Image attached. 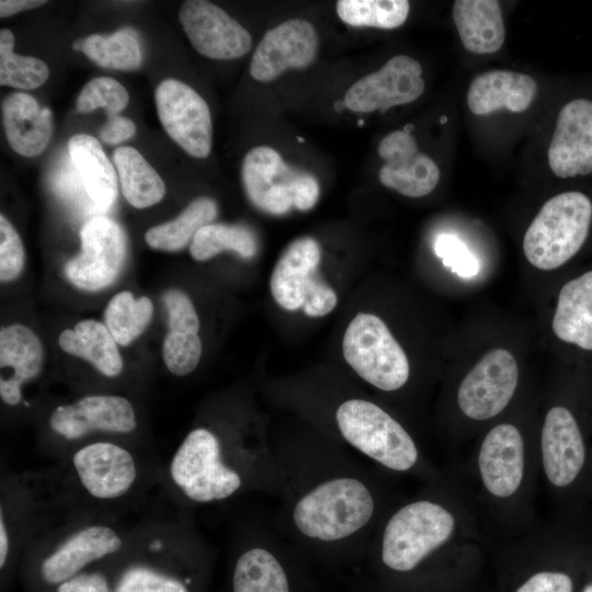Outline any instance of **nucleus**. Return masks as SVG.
<instances>
[{"instance_id":"obj_1","label":"nucleus","mask_w":592,"mask_h":592,"mask_svg":"<svg viewBox=\"0 0 592 592\" xmlns=\"http://www.w3.org/2000/svg\"><path fill=\"white\" fill-rule=\"evenodd\" d=\"M374 509L373 496L362 481L337 477L305 493L294 506L293 520L306 537L334 542L363 528Z\"/></svg>"},{"instance_id":"obj_2","label":"nucleus","mask_w":592,"mask_h":592,"mask_svg":"<svg viewBox=\"0 0 592 592\" xmlns=\"http://www.w3.org/2000/svg\"><path fill=\"white\" fill-rule=\"evenodd\" d=\"M592 220V203L577 191L549 198L539 209L523 239L528 262L539 270H555L583 246Z\"/></svg>"},{"instance_id":"obj_3","label":"nucleus","mask_w":592,"mask_h":592,"mask_svg":"<svg viewBox=\"0 0 592 592\" xmlns=\"http://www.w3.org/2000/svg\"><path fill=\"white\" fill-rule=\"evenodd\" d=\"M335 420L349 444L385 467L405 471L417 463L418 449L409 433L377 405L346 400L337 409Z\"/></svg>"},{"instance_id":"obj_4","label":"nucleus","mask_w":592,"mask_h":592,"mask_svg":"<svg viewBox=\"0 0 592 592\" xmlns=\"http://www.w3.org/2000/svg\"><path fill=\"white\" fill-rule=\"evenodd\" d=\"M342 349L354 372L378 389L397 390L409 378L405 351L376 315L357 314L345 330Z\"/></svg>"},{"instance_id":"obj_5","label":"nucleus","mask_w":592,"mask_h":592,"mask_svg":"<svg viewBox=\"0 0 592 592\" xmlns=\"http://www.w3.org/2000/svg\"><path fill=\"white\" fill-rule=\"evenodd\" d=\"M455 527L453 515L442 505L422 500L399 509L388 521L382 542V559L396 571L412 570L444 544Z\"/></svg>"},{"instance_id":"obj_6","label":"nucleus","mask_w":592,"mask_h":592,"mask_svg":"<svg viewBox=\"0 0 592 592\" xmlns=\"http://www.w3.org/2000/svg\"><path fill=\"white\" fill-rule=\"evenodd\" d=\"M321 260L319 243L311 237L292 241L277 260L270 280L274 300L286 310L303 308L309 317L331 312L335 292L317 273Z\"/></svg>"},{"instance_id":"obj_7","label":"nucleus","mask_w":592,"mask_h":592,"mask_svg":"<svg viewBox=\"0 0 592 592\" xmlns=\"http://www.w3.org/2000/svg\"><path fill=\"white\" fill-rule=\"evenodd\" d=\"M170 474L182 492L196 502L226 499L241 486L237 471L223 463L216 435L204 428L186 435L173 455Z\"/></svg>"},{"instance_id":"obj_8","label":"nucleus","mask_w":592,"mask_h":592,"mask_svg":"<svg viewBox=\"0 0 592 592\" xmlns=\"http://www.w3.org/2000/svg\"><path fill=\"white\" fill-rule=\"evenodd\" d=\"M81 251L64 266L67 280L83 291H100L115 282L126 258L122 227L105 216H94L80 229Z\"/></svg>"},{"instance_id":"obj_9","label":"nucleus","mask_w":592,"mask_h":592,"mask_svg":"<svg viewBox=\"0 0 592 592\" xmlns=\"http://www.w3.org/2000/svg\"><path fill=\"white\" fill-rule=\"evenodd\" d=\"M155 100L160 123L170 138L186 153L206 158L213 139L206 101L186 83L171 78L158 84Z\"/></svg>"},{"instance_id":"obj_10","label":"nucleus","mask_w":592,"mask_h":592,"mask_svg":"<svg viewBox=\"0 0 592 592\" xmlns=\"http://www.w3.org/2000/svg\"><path fill=\"white\" fill-rule=\"evenodd\" d=\"M519 378L514 356L494 349L463 379L457 400L460 410L474 420H487L500 413L512 399Z\"/></svg>"},{"instance_id":"obj_11","label":"nucleus","mask_w":592,"mask_h":592,"mask_svg":"<svg viewBox=\"0 0 592 592\" xmlns=\"http://www.w3.org/2000/svg\"><path fill=\"white\" fill-rule=\"evenodd\" d=\"M420 62L407 55L391 57L379 70L364 76L346 91V109L382 113L417 100L424 91Z\"/></svg>"},{"instance_id":"obj_12","label":"nucleus","mask_w":592,"mask_h":592,"mask_svg":"<svg viewBox=\"0 0 592 592\" xmlns=\"http://www.w3.org/2000/svg\"><path fill=\"white\" fill-rule=\"evenodd\" d=\"M179 20L192 46L207 58L236 59L247 55L251 48L249 32L209 1H184Z\"/></svg>"},{"instance_id":"obj_13","label":"nucleus","mask_w":592,"mask_h":592,"mask_svg":"<svg viewBox=\"0 0 592 592\" xmlns=\"http://www.w3.org/2000/svg\"><path fill=\"white\" fill-rule=\"evenodd\" d=\"M318 46V34L310 22L284 21L262 37L252 55L250 75L257 81L267 82L289 68H306L315 60Z\"/></svg>"},{"instance_id":"obj_14","label":"nucleus","mask_w":592,"mask_h":592,"mask_svg":"<svg viewBox=\"0 0 592 592\" xmlns=\"http://www.w3.org/2000/svg\"><path fill=\"white\" fill-rule=\"evenodd\" d=\"M378 155L386 161L378 173L380 183L401 195L422 197L439 183V167L419 151L411 133L391 132L379 143Z\"/></svg>"},{"instance_id":"obj_15","label":"nucleus","mask_w":592,"mask_h":592,"mask_svg":"<svg viewBox=\"0 0 592 592\" xmlns=\"http://www.w3.org/2000/svg\"><path fill=\"white\" fill-rule=\"evenodd\" d=\"M50 428L67 440H76L92 431L130 433L136 415L129 400L113 395L86 396L57 407L49 417Z\"/></svg>"},{"instance_id":"obj_16","label":"nucleus","mask_w":592,"mask_h":592,"mask_svg":"<svg viewBox=\"0 0 592 592\" xmlns=\"http://www.w3.org/2000/svg\"><path fill=\"white\" fill-rule=\"evenodd\" d=\"M548 163L558 178L592 172V102L577 99L558 114L548 148Z\"/></svg>"},{"instance_id":"obj_17","label":"nucleus","mask_w":592,"mask_h":592,"mask_svg":"<svg viewBox=\"0 0 592 592\" xmlns=\"http://www.w3.org/2000/svg\"><path fill=\"white\" fill-rule=\"evenodd\" d=\"M296 173L275 149L267 146H258L248 151L241 167L249 201L271 215H283L294 207L291 183Z\"/></svg>"},{"instance_id":"obj_18","label":"nucleus","mask_w":592,"mask_h":592,"mask_svg":"<svg viewBox=\"0 0 592 592\" xmlns=\"http://www.w3.org/2000/svg\"><path fill=\"white\" fill-rule=\"evenodd\" d=\"M72 463L83 488L98 499L122 497L137 476L132 454L110 442H96L80 448L75 453Z\"/></svg>"},{"instance_id":"obj_19","label":"nucleus","mask_w":592,"mask_h":592,"mask_svg":"<svg viewBox=\"0 0 592 592\" xmlns=\"http://www.w3.org/2000/svg\"><path fill=\"white\" fill-rule=\"evenodd\" d=\"M543 465L548 480L557 487L570 485L581 471L585 448L578 423L563 407L551 408L542 430Z\"/></svg>"},{"instance_id":"obj_20","label":"nucleus","mask_w":592,"mask_h":592,"mask_svg":"<svg viewBox=\"0 0 592 592\" xmlns=\"http://www.w3.org/2000/svg\"><path fill=\"white\" fill-rule=\"evenodd\" d=\"M478 466L491 494L499 498L513 494L524 471V443L519 429L509 423L494 426L481 444Z\"/></svg>"},{"instance_id":"obj_21","label":"nucleus","mask_w":592,"mask_h":592,"mask_svg":"<svg viewBox=\"0 0 592 592\" xmlns=\"http://www.w3.org/2000/svg\"><path fill=\"white\" fill-rule=\"evenodd\" d=\"M44 350L39 338L29 327L13 323L0 330V396L4 403L21 402V386L42 371Z\"/></svg>"},{"instance_id":"obj_22","label":"nucleus","mask_w":592,"mask_h":592,"mask_svg":"<svg viewBox=\"0 0 592 592\" xmlns=\"http://www.w3.org/2000/svg\"><path fill=\"white\" fill-rule=\"evenodd\" d=\"M121 547L122 539L111 527L87 526L69 536L43 561L42 577L48 583H61L87 565L116 553Z\"/></svg>"},{"instance_id":"obj_23","label":"nucleus","mask_w":592,"mask_h":592,"mask_svg":"<svg viewBox=\"0 0 592 592\" xmlns=\"http://www.w3.org/2000/svg\"><path fill=\"white\" fill-rule=\"evenodd\" d=\"M537 83L531 76L511 70H491L478 75L470 83L467 104L475 115L499 110L524 112L533 103Z\"/></svg>"},{"instance_id":"obj_24","label":"nucleus","mask_w":592,"mask_h":592,"mask_svg":"<svg viewBox=\"0 0 592 592\" xmlns=\"http://www.w3.org/2000/svg\"><path fill=\"white\" fill-rule=\"evenodd\" d=\"M2 123L10 147L24 157L42 153L53 135L52 111L24 92L2 101Z\"/></svg>"},{"instance_id":"obj_25","label":"nucleus","mask_w":592,"mask_h":592,"mask_svg":"<svg viewBox=\"0 0 592 592\" xmlns=\"http://www.w3.org/2000/svg\"><path fill=\"white\" fill-rule=\"evenodd\" d=\"M67 146L88 197L96 209L107 210L117 196V179L101 144L91 135L76 134Z\"/></svg>"},{"instance_id":"obj_26","label":"nucleus","mask_w":592,"mask_h":592,"mask_svg":"<svg viewBox=\"0 0 592 592\" xmlns=\"http://www.w3.org/2000/svg\"><path fill=\"white\" fill-rule=\"evenodd\" d=\"M453 19L464 47L474 54H492L505 39L500 3L496 0H457Z\"/></svg>"},{"instance_id":"obj_27","label":"nucleus","mask_w":592,"mask_h":592,"mask_svg":"<svg viewBox=\"0 0 592 592\" xmlns=\"http://www.w3.org/2000/svg\"><path fill=\"white\" fill-rule=\"evenodd\" d=\"M553 331L563 342L592 350V271L569 281L560 289Z\"/></svg>"},{"instance_id":"obj_28","label":"nucleus","mask_w":592,"mask_h":592,"mask_svg":"<svg viewBox=\"0 0 592 592\" xmlns=\"http://www.w3.org/2000/svg\"><path fill=\"white\" fill-rule=\"evenodd\" d=\"M58 343L62 351L89 361L107 377L117 376L123 369L117 342L100 321H79L73 329H65L59 334Z\"/></svg>"},{"instance_id":"obj_29","label":"nucleus","mask_w":592,"mask_h":592,"mask_svg":"<svg viewBox=\"0 0 592 592\" xmlns=\"http://www.w3.org/2000/svg\"><path fill=\"white\" fill-rule=\"evenodd\" d=\"M113 161L122 193L132 206L147 208L163 198V180L138 150L121 146L114 150Z\"/></svg>"},{"instance_id":"obj_30","label":"nucleus","mask_w":592,"mask_h":592,"mask_svg":"<svg viewBox=\"0 0 592 592\" xmlns=\"http://www.w3.org/2000/svg\"><path fill=\"white\" fill-rule=\"evenodd\" d=\"M217 216V204L210 197H198L190 203L174 219L153 226L145 234V241L152 249L178 251L192 242L195 234Z\"/></svg>"},{"instance_id":"obj_31","label":"nucleus","mask_w":592,"mask_h":592,"mask_svg":"<svg viewBox=\"0 0 592 592\" xmlns=\"http://www.w3.org/2000/svg\"><path fill=\"white\" fill-rule=\"evenodd\" d=\"M234 592H289L284 568L269 550L254 547L244 551L237 560Z\"/></svg>"},{"instance_id":"obj_32","label":"nucleus","mask_w":592,"mask_h":592,"mask_svg":"<svg viewBox=\"0 0 592 592\" xmlns=\"http://www.w3.org/2000/svg\"><path fill=\"white\" fill-rule=\"evenodd\" d=\"M100 67L115 70H134L140 66L141 52L136 34L123 29L110 35L92 34L73 43Z\"/></svg>"},{"instance_id":"obj_33","label":"nucleus","mask_w":592,"mask_h":592,"mask_svg":"<svg viewBox=\"0 0 592 592\" xmlns=\"http://www.w3.org/2000/svg\"><path fill=\"white\" fill-rule=\"evenodd\" d=\"M153 306L146 296L135 298L128 291L114 295L105 311V326L117 344L128 345L137 339L151 320Z\"/></svg>"},{"instance_id":"obj_34","label":"nucleus","mask_w":592,"mask_h":592,"mask_svg":"<svg viewBox=\"0 0 592 592\" xmlns=\"http://www.w3.org/2000/svg\"><path fill=\"white\" fill-rule=\"evenodd\" d=\"M226 250L247 259L253 258L258 252L257 239L243 226L208 224L195 234L190 244V253L196 261L208 260Z\"/></svg>"},{"instance_id":"obj_35","label":"nucleus","mask_w":592,"mask_h":592,"mask_svg":"<svg viewBox=\"0 0 592 592\" xmlns=\"http://www.w3.org/2000/svg\"><path fill=\"white\" fill-rule=\"evenodd\" d=\"M410 11L407 0H340L338 16L352 26L396 29L405 23Z\"/></svg>"},{"instance_id":"obj_36","label":"nucleus","mask_w":592,"mask_h":592,"mask_svg":"<svg viewBox=\"0 0 592 592\" xmlns=\"http://www.w3.org/2000/svg\"><path fill=\"white\" fill-rule=\"evenodd\" d=\"M14 36L10 30L0 31V84L32 90L49 77L48 66L39 58L14 53Z\"/></svg>"},{"instance_id":"obj_37","label":"nucleus","mask_w":592,"mask_h":592,"mask_svg":"<svg viewBox=\"0 0 592 592\" xmlns=\"http://www.w3.org/2000/svg\"><path fill=\"white\" fill-rule=\"evenodd\" d=\"M127 90L110 77H96L90 80L77 98L76 106L80 113H90L103 107L107 118L116 116L128 104Z\"/></svg>"},{"instance_id":"obj_38","label":"nucleus","mask_w":592,"mask_h":592,"mask_svg":"<svg viewBox=\"0 0 592 592\" xmlns=\"http://www.w3.org/2000/svg\"><path fill=\"white\" fill-rule=\"evenodd\" d=\"M202 355V341L198 333L169 331L162 344L163 362L172 374L185 376L192 373Z\"/></svg>"},{"instance_id":"obj_39","label":"nucleus","mask_w":592,"mask_h":592,"mask_svg":"<svg viewBox=\"0 0 592 592\" xmlns=\"http://www.w3.org/2000/svg\"><path fill=\"white\" fill-rule=\"evenodd\" d=\"M114 592H189L178 579L148 567L135 566L119 578Z\"/></svg>"},{"instance_id":"obj_40","label":"nucleus","mask_w":592,"mask_h":592,"mask_svg":"<svg viewBox=\"0 0 592 592\" xmlns=\"http://www.w3.org/2000/svg\"><path fill=\"white\" fill-rule=\"evenodd\" d=\"M434 251L442 259L443 264L460 277L469 278L479 272L477 258L455 235H439L434 242Z\"/></svg>"},{"instance_id":"obj_41","label":"nucleus","mask_w":592,"mask_h":592,"mask_svg":"<svg viewBox=\"0 0 592 592\" xmlns=\"http://www.w3.org/2000/svg\"><path fill=\"white\" fill-rule=\"evenodd\" d=\"M24 248L22 240L8 220L0 216V280L10 282L16 278L23 270Z\"/></svg>"},{"instance_id":"obj_42","label":"nucleus","mask_w":592,"mask_h":592,"mask_svg":"<svg viewBox=\"0 0 592 592\" xmlns=\"http://www.w3.org/2000/svg\"><path fill=\"white\" fill-rule=\"evenodd\" d=\"M170 331L198 333L200 319L190 297L180 289H169L163 294Z\"/></svg>"},{"instance_id":"obj_43","label":"nucleus","mask_w":592,"mask_h":592,"mask_svg":"<svg viewBox=\"0 0 592 592\" xmlns=\"http://www.w3.org/2000/svg\"><path fill=\"white\" fill-rule=\"evenodd\" d=\"M516 592H572V581L562 572L542 571L532 576Z\"/></svg>"},{"instance_id":"obj_44","label":"nucleus","mask_w":592,"mask_h":592,"mask_svg":"<svg viewBox=\"0 0 592 592\" xmlns=\"http://www.w3.org/2000/svg\"><path fill=\"white\" fill-rule=\"evenodd\" d=\"M294 207L299 210L311 209L319 198L320 187L315 177L297 171L291 183Z\"/></svg>"},{"instance_id":"obj_45","label":"nucleus","mask_w":592,"mask_h":592,"mask_svg":"<svg viewBox=\"0 0 592 592\" xmlns=\"http://www.w3.org/2000/svg\"><path fill=\"white\" fill-rule=\"evenodd\" d=\"M56 592H111V590L104 576L86 572L61 582Z\"/></svg>"},{"instance_id":"obj_46","label":"nucleus","mask_w":592,"mask_h":592,"mask_svg":"<svg viewBox=\"0 0 592 592\" xmlns=\"http://www.w3.org/2000/svg\"><path fill=\"white\" fill-rule=\"evenodd\" d=\"M136 133L135 123L124 116H113L107 118L100 130L101 140L107 145H117L134 136Z\"/></svg>"},{"instance_id":"obj_47","label":"nucleus","mask_w":592,"mask_h":592,"mask_svg":"<svg viewBox=\"0 0 592 592\" xmlns=\"http://www.w3.org/2000/svg\"><path fill=\"white\" fill-rule=\"evenodd\" d=\"M46 1L38 0H1L0 1V16L7 18L16 14L21 11L31 10L43 5Z\"/></svg>"},{"instance_id":"obj_48","label":"nucleus","mask_w":592,"mask_h":592,"mask_svg":"<svg viewBox=\"0 0 592 592\" xmlns=\"http://www.w3.org/2000/svg\"><path fill=\"white\" fill-rule=\"evenodd\" d=\"M9 554V536L7 532V527L3 521V513L1 510V517H0V567L2 568L7 561Z\"/></svg>"},{"instance_id":"obj_49","label":"nucleus","mask_w":592,"mask_h":592,"mask_svg":"<svg viewBox=\"0 0 592 592\" xmlns=\"http://www.w3.org/2000/svg\"><path fill=\"white\" fill-rule=\"evenodd\" d=\"M333 107H334V110H335L337 112L343 111V110L346 107V105H345V103H344V100L337 101V102L334 103Z\"/></svg>"},{"instance_id":"obj_50","label":"nucleus","mask_w":592,"mask_h":592,"mask_svg":"<svg viewBox=\"0 0 592 592\" xmlns=\"http://www.w3.org/2000/svg\"><path fill=\"white\" fill-rule=\"evenodd\" d=\"M583 592H592V584L588 585Z\"/></svg>"},{"instance_id":"obj_51","label":"nucleus","mask_w":592,"mask_h":592,"mask_svg":"<svg viewBox=\"0 0 592 592\" xmlns=\"http://www.w3.org/2000/svg\"><path fill=\"white\" fill-rule=\"evenodd\" d=\"M446 121H447V118L445 116H442L441 123H445Z\"/></svg>"},{"instance_id":"obj_52","label":"nucleus","mask_w":592,"mask_h":592,"mask_svg":"<svg viewBox=\"0 0 592 592\" xmlns=\"http://www.w3.org/2000/svg\"><path fill=\"white\" fill-rule=\"evenodd\" d=\"M357 124H358V126H362V125L364 124V121H363V119H360V121L357 122Z\"/></svg>"},{"instance_id":"obj_53","label":"nucleus","mask_w":592,"mask_h":592,"mask_svg":"<svg viewBox=\"0 0 592 592\" xmlns=\"http://www.w3.org/2000/svg\"><path fill=\"white\" fill-rule=\"evenodd\" d=\"M297 139H298V141H300V143H304V141H305V139L301 138V137H297Z\"/></svg>"}]
</instances>
